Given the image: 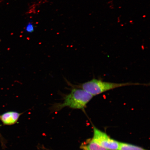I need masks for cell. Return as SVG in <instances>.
Returning a JSON list of instances; mask_svg holds the SVG:
<instances>
[{"mask_svg": "<svg viewBox=\"0 0 150 150\" xmlns=\"http://www.w3.org/2000/svg\"><path fill=\"white\" fill-rule=\"evenodd\" d=\"M70 86V92L63 95L62 102L52 105L50 109L51 112L59 111L65 107L83 110L93 98V95L85 90Z\"/></svg>", "mask_w": 150, "mask_h": 150, "instance_id": "6da1fadb", "label": "cell"}, {"mask_svg": "<svg viewBox=\"0 0 150 150\" xmlns=\"http://www.w3.org/2000/svg\"><path fill=\"white\" fill-rule=\"evenodd\" d=\"M67 83L70 86L80 88L91 95L95 96L99 95L110 90L117 88L125 87L130 86L143 85L147 86V84L138 83H132V82H125V83H115L103 81L93 79L89 81L84 82L83 83L78 84H72L67 80Z\"/></svg>", "mask_w": 150, "mask_h": 150, "instance_id": "7a4b0ae2", "label": "cell"}, {"mask_svg": "<svg viewBox=\"0 0 150 150\" xmlns=\"http://www.w3.org/2000/svg\"><path fill=\"white\" fill-rule=\"evenodd\" d=\"M93 139L99 145L108 150H118L119 142L110 138L105 133L93 127Z\"/></svg>", "mask_w": 150, "mask_h": 150, "instance_id": "3957f363", "label": "cell"}, {"mask_svg": "<svg viewBox=\"0 0 150 150\" xmlns=\"http://www.w3.org/2000/svg\"><path fill=\"white\" fill-rule=\"evenodd\" d=\"M23 112L11 111L5 112L0 115V120L5 125H12L17 122Z\"/></svg>", "mask_w": 150, "mask_h": 150, "instance_id": "277c9868", "label": "cell"}, {"mask_svg": "<svg viewBox=\"0 0 150 150\" xmlns=\"http://www.w3.org/2000/svg\"><path fill=\"white\" fill-rule=\"evenodd\" d=\"M80 148L83 150H108L99 145L93 138L83 142Z\"/></svg>", "mask_w": 150, "mask_h": 150, "instance_id": "5b68a950", "label": "cell"}, {"mask_svg": "<svg viewBox=\"0 0 150 150\" xmlns=\"http://www.w3.org/2000/svg\"><path fill=\"white\" fill-rule=\"evenodd\" d=\"M118 150H147L139 146L132 144L119 142Z\"/></svg>", "mask_w": 150, "mask_h": 150, "instance_id": "8992f818", "label": "cell"}, {"mask_svg": "<svg viewBox=\"0 0 150 150\" xmlns=\"http://www.w3.org/2000/svg\"><path fill=\"white\" fill-rule=\"evenodd\" d=\"M34 26L31 22H29L26 26L25 30L28 33H32L34 30Z\"/></svg>", "mask_w": 150, "mask_h": 150, "instance_id": "52a82bcc", "label": "cell"}]
</instances>
